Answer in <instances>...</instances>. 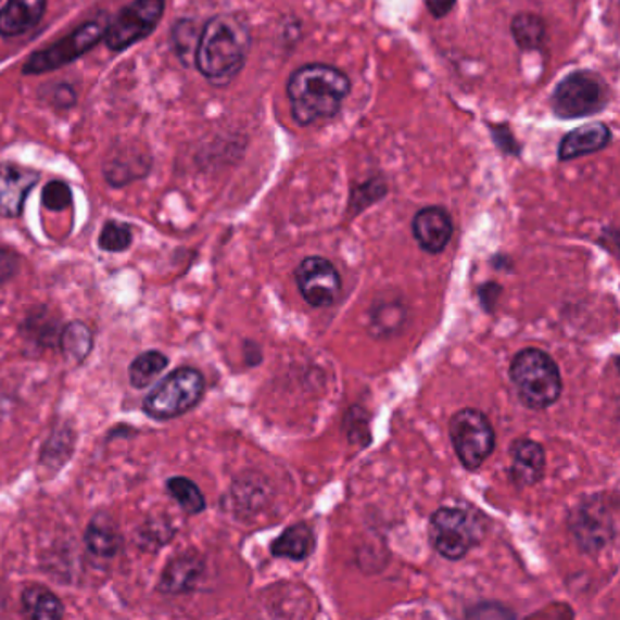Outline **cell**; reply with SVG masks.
<instances>
[{
    "mask_svg": "<svg viewBox=\"0 0 620 620\" xmlns=\"http://www.w3.org/2000/svg\"><path fill=\"white\" fill-rule=\"evenodd\" d=\"M501 293H503V288H501L497 282H486V284H482L481 290H479V296H481L482 306H484L486 312H493V309H495V304H497Z\"/></svg>",
    "mask_w": 620,
    "mask_h": 620,
    "instance_id": "d6a6232c",
    "label": "cell"
},
{
    "mask_svg": "<svg viewBox=\"0 0 620 620\" xmlns=\"http://www.w3.org/2000/svg\"><path fill=\"white\" fill-rule=\"evenodd\" d=\"M453 450L466 470L476 471L495 450V431L486 415L464 408L450 420Z\"/></svg>",
    "mask_w": 620,
    "mask_h": 620,
    "instance_id": "ba28073f",
    "label": "cell"
},
{
    "mask_svg": "<svg viewBox=\"0 0 620 620\" xmlns=\"http://www.w3.org/2000/svg\"><path fill=\"white\" fill-rule=\"evenodd\" d=\"M484 535L486 520L468 508H439L428 524L431 548L447 560L464 559Z\"/></svg>",
    "mask_w": 620,
    "mask_h": 620,
    "instance_id": "277c9868",
    "label": "cell"
},
{
    "mask_svg": "<svg viewBox=\"0 0 620 620\" xmlns=\"http://www.w3.org/2000/svg\"><path fill=\"white\" fill-rule=\"evenodd\" d=\"M206 390V382L201 371L195 368L175 369L174 374L164 377L150 395L144 398L142 409L151 419L169 420L188 414L201 403Z\"/></svg>",
    "mask_w": 620,
    "mask_h": 620,
    "instance_id": "5b68a950",
    "label": "cell"
},
{
    "mask_svg": "<svg viewBox=\"0 0 620 620\" xmlns=\"http://www.w3.org/2000/svg\"><path fill=\"white\" fill-rule=\"evenodd\" d=\"M295 282L304 301L314 307H330L342 293L341 275L325 257H307L295 269Z\"/></svg>",
    "mask_w": 620,
    "mask_h": 620,
    "instance_id": "8fae6325",
    "label": "cell"
},
{
    "mask_svg": "<svg viewBox=\"0 0 620 620\" xmlns=\"http://www.w3.org/2000/svg\"><path fill=\"white\" fill-rule=\"evenodd\" d=\"M252 34L246 21L217 15L202 28L195 50V66L212 85L228 86L246 64Z\"/></svg>",
    "mask_w": 620,
    "mask_h": 620,
    "instance_id": "7a4b0ae2",
    "label": "cell"
},
{
    "mask_svg": "<svg viewBox=\"0 0 620 620\" xmlns=\"http://www.w3.org/2000/svg\"><path fill=\"white\" fill-rule=\"evenodd\" d=\"M490 128H492L495 144H497L504 153L519 155V144H517V140H515L514 135H511V131H509L506 124H501V126H490Z\"/></svg>",
    "mask_w": 620,
    "mask_h": 620,
    "instance_id": "4dcf8cb0",
    "label": "cell"
},
{
    "mask_svg": "<svg viewBox=\"0 0 620 620\" xmlns=\"http://www.w3.org/2000/svg\"><path fill=\"white\" fill-rule=\"evenodd\" d=\"M169 495L179 503L180 508L185 509L188 515H199L206 509V498L202 495L201 490L195 482L186 479V477H174L169 479Z\"/></svg>",
    "mask_w": 620,
    "mask_h": 620,
    "instance_id": "d4e9b609",
    "label": "cell"
},
{
    "mask_svg": "<svg viewBox=\"0 0 620 620\" xmlns=\"http://www.w3.org/2000/svg\"><path fill=\"white\" fill-rule=\"evenodd\" d=\"M168 357L161 352H145L129 364V384L137 390L148 385L168 368Z\"/></svg>",
    "mask_w": 620,
    "mask_h": 620,
    "instance_id": "cb8c5ba5",
    "label": "cell"
},
{
    "mask_svg": "<svg viewBox=\"0 0 620 620\" xmlns=\"http://www.w3.org/2000/svg\"><path fill=\"white\" fill-rule=\"evenodd\" d=\"M45 12L46 0H8L0 10V35L12 39L28 34L42 21Z\"/></svg>",
    "mask_w": 620,
    "mask_h": 620,
    "instance_id": "2e32d148",
    "label": "cell"
},
{
    "mask_svg": "<svg viewBox=\"0 0 620 620\" xmlns=\"http://www.w3.org/2000/svg\"><path fill=\"white\" fill-rule=\"evenodd\" d=\"M425 2L428 12L431 13V17L435 18L446 17L447 13L452 12L455 4H457V0H425Z\"/></svg>",
    "mask_w": 620,
    "mask_h": 620,
    "instance_id": "e575fe53",
    "label": "cell"
},
{
    "mask_svg": "<svg viewBox=\"0 0 620 620\" xmlns=\"http://www.w3.org/2000/svg\"><path fill=\"white\" fill-rule=\"evenodd\" d=\"M415 241L426 253L444 252L453 237L452 215L441 206L422 207L412 223Z\"/></svg>",
    "mask_w": 620,
    "mask_h": 620,
    "instance_id": "7c38bea8",
    "label": "cell"
},
{
    "mask_svg": "<svg viewBox=\"0 0 620 620\" xmlns=\"http://www.w3.org/2000/svg\"><path fill=\"white\" fill-rule=\"evenodd\" d=\"M107 24H110V18H107L106 13H99L97 17L83 24L50 48L35 51L34 55L29 56L28 62L24 64V75L55 72L59 67L77 61L79 56L86 55L88 51L93 50L104 39Z\"/></svg>",
    "mask_w": 620,
    "mask_h": 620,
    "instance_id": "52a82bcc",
    "label": "cell"
},
{
    "mask_svg": "<svg viewBox=\"0 0 620 620\" xmlns=\"http://www.w3.org/2000/svg\"><path fill=\"white\" fill-rule=\"evenodd\" d=\"M166 0H134L107 24L104 42L112 51H124L137 45L157 28Z\"/></svg>",
    "mask_w": 620,
    "mask_h": 620,
    "instance_id": "30bf717a",
    "label": "cell"
},
{
    "mask_svg": "<svg viewBox=\"0 0 620 620\" xmlns=\"http://www.w3.org/2000/svg\"><path fill=\"white\" fill-rule=\"evenodd\" d=\"M39 182V174L15 164H0V215L17 218L23 215L29 191Z\"/></svg>",
    "mask_w": 620,
    "mask_h": 620,
    "instance_id": "4fadbf2b",
    "label": "cell"
},
{
    "mask_svg": "<svg viewBox=\"0 0 620 620\" xmlns=\"http://www.w3.org/2000/svg\"><path fill=\"white\" fill-rule=\"evenodd\" d=\"M611 142V129L604 123L584 124L581 128L571 129L560 140L557 159L560 163H568L573 159L584 157L590 153L604 150Z\"/></svg>",
    "mask_w": 620,
    "mask_h": 620,
    "instance_id": "9a60e30c",
    "label": "cell"
},
{
    "mask_svg": "<svg viewBox=\"0 0 620 620\" xmlns=\"http://www.w3.org/2000/svg\"><path fill=\"white\" fill-rule=\"evenodd\" d=\"M511 481L519 490L535 486L544 479L546 453L539 442L519 439L511 446Z\"/></svg>",
    "mask_w": 620,
    "mask_h": 620,
    "instance_id": "5bb4252c",
    "label": "cell"
},
{
    "mask_svg": "<svg viewBox=\"0 0 620 620\" xmlns=\"http://www.w3.org/2000/svg\"><path fill=\"white\" fill-rule=\"evenodd\" d=\"M342 428H344L347 439H350V442H353V444H358V446L364 447L368 446L369 441H371V433H369V415L366 414L363 408L350 409Z\"/></svg>",
    "mask_w": 620,
    "mask_h": 620,
    "instance_id": "83f0119b",
    "label": "cell"
},
{
    "mask_svg": "<svg viewBox=\"0 0 620 620\" xmlns=\"http://www.w3.org/2000/svg\"><path fill=\"white\" fill-rule=\"evenodd\" d=\"M59 344L67 358L83 363L93 350V333L85 322H69L61 331Z\"/></svg>",
    "mask_w": 620,
    "mask_h": 620,
    "instance_id": "603a6c76",
    "label": "cell"
},
{
    "mask_svg": "<svg viewBox=\"0 0 620 620\" xmlns=\"http://www.w3.org/2000/svg\"><path fill=\"white\" fill-rule=\"evenodd\" d=\"M86 548L101 559H112L123 548V536L107 515H96L85 535Z\"/></svg>",
    "mask_w": 620,
    "mask_h": 620,
    "instance_id": "e0dca14e",
    "label": "cell"
},
{
    "mask_svg": "<svg viewBox=\"0 0 620 620\" xmlns=\"http://www.w3.org/2000/svg\"><path fill=\"white\" fill-rule=\"evenodd\" d=\"M131 241H134V233L128 224L110 220L104 224L101 236H99V248L110 253L126 252L131 246Z\"/></svg>",
    "mask_w": 620,
    "mask_h": 620,
    "instance_id": "484cf974",
    "label": "cell"
},
{
    "mask_svg": "<svg viewBox=\"0 0 620 620\" xmlns=\"http://www.w3.org/2000/svg\"><path fill=\"white\" fill-rule=\"evenodd\" d=\"M352 91L346 73L330 64H306L291 73L286 93L290 99L291 117L299 126L333 118Z\"/></svg>",
    "mask_w": 620,
    "mask_h": 620,
    "instance_id": "6da1fadb",
    "label": "cell"
},
{
    "mask_svg": "<svg viewBox=\"0 0 620 620\" xmlns=\"http://www.w3.org/2000/svg\"><path fill=\"white\" fill-rule=\"evenodd\" d=\"M608 85L597 73L573 72L560 80L552 96V110L562 121L592 117L608 106Z\"/></svg>",
    "mask_w": 620,
    "mask_h": 620,
    "instance_id": "8992f818",
    "label": "cell"
},
{
    "mask_svg": "<svg viewBox=\"0 0 620 620\" xmlns=\"http://www.w3.org/2000/svg\"><path fill=\"white\" fill-rule=\"evenodd\" d=\"M384 195V182H380V180H369V182L360 186V188L353 193L352 206L357 207L358 212H360L364 207H368L371 202H377Z\"/></svg>",
    "mask_w": 620,
    "mask_h": 620,
    "instance_id": "f546056e",
    "label": "cell"
},
{
    "mask_svg": "<svg viewBox=\"0 0 620 620\" xmlns=\"http://www.w3.org/2000/svg\"><path fill=\"white\" fill-rule=\"evenodd\" d=\"M18 269V258L15 253L10 250L0 248V284H4L8 280L13 279Z\"/></svg>",
    "mask_w": 620,
    "mask_h": 620,
    "instance_id": "1f68e13d",
    "label": "cell"
},
{
    "mask_svg": "<svg viewBox=\"0 0 620 620\" xmlns=\"http://www.w3.org/2000/svg\"><path fill=\"white\" fill-rule=\"evenodd\" d=\"M195 23L193 21H180L174 28V46L177 55L182 59L185 64H190V59H195L197 45H199Z\"/></svg>",
    "mask_w": 620,
    "mask_h": 620,
    "instance_id": "4316f807",
    "label": "cell"
},
{
    "mask_svg": "<svg viewBox=\"0 0 620 620\" xmlns=\"http://www.w3.org/2000/svg\"><path fill=\"white\" fill-rule=\"evenodd\" d=\"M24 613L31 619L56 620L64 617V606L55 593L42 586H29L23 592Z\"/></svg>",
    "mask_w": 620,
    "mask_h": 620,
    "instance_id": "44dd1931",
    "label": "cell"
},
{
    "mask_svg": "<svg viewBox=\"0 0 620 620\" xmlns=\"http://www.w3.org/2000/svg\"><path fill=\"white\" fill-rule=\"evenodd\" d=\"M509 377L520 401L530 409H548L562 395L559 366L539 347L517 353L509 366Z\"/></svg>",
    "mask_w": 620,
    "mask_h": 620,
    "instance_id": "3957f363",
    "label": "cell"
},
{
    "mask_svg": "<svg viewBox=\"0 0 620 620\" xmlns=\"http://www.w3.org/2000/svg\"><path fill=\"white\" fill-rule=\"evenodd\" d=\"M202 570H204V566H202L201 560L197 559L195 555L177 557L163 571L159 590L163 593L191 592L197 581L201 579Z\"/></svg>",
    "mask_w": 620,
    "mask_h": 620,
    "instance_id": "d6986e66",
    "label": "cell"
},
{
    "mask_svg": "<svg viewBox=\"0 0 620 620\" xmlns=\"http://www.w3.org/2000/svg\"><path fill=\"white\" fill-rule=\"evenodd\" d=\"M570 530L577 544L586 554H597L613 541L617 533L613 506L604 493L577 504L570 515Z\"/></svg>",
    "mask_w": 620,
    "mask_h": 620,
    "instance_id": "9c48e42d",
    "label": "cell"
},
{
    "mask_svg": "<svg viewBox=\"0 0 620 620\" xmlns=\"http://www.w3.org/2000/svg\"><path fill=\"white\" fill-rule=\"evenodd\" d=\"M51 101H53L55 106L72 107L75 101H77V96H75L72 86L61 85L56 86L55 90H53Z\"/></svg>",
    "mask_w": 620,
    "mask_h": 620,
    "instance_id": "836d02e7",
    "label": "cell"
},
{
    "mask_svg": "<svg viewBox=\"0 0 620 620\" xmlns=\"http://www.w3.org/2000/svg\"><path fill=\"white\" fill-rule=\"evenodd\" d=\"M269 549H271V555L279 559L296 560V562L306 560L309 555L314 554V530L304 522L290 526L275 539Z\"/></svg>",
    "mask_w": 620,
    "mask_h": 620,
    "instance_id": "ac0fdd59",
    "label": "cell"
},
{
    "mask_svg": "<svg viewBox=\"0 0 620 620\" xmlns=\"http://www.w3.org/2000/svg\"><path fill=\"white\" fill-rule=\"evenodd\" d=\"M150 157H145L144 153L117 151L115 157L104 163V177L113 188H121L131 180L142 179L150 172Z\"/></svg>",
    "mask_w": 620,
    "mask_h": 620,
    "instance_id": "ffe728a7",
    "label": "cell"
},
{
    "mask_svg": "<svg viewBox=\"0 0 620 620\" xmlns=\"http://www.w3.org/2000/svg\"><path fill=\"white\" fill-rule=\"evenodd\" d=\"M511 35L520 50H541L546 42V23L533 13H519L511 21Z\"/></svg>",
    "mask_w": 620,
    "mask_h": 620,
    "instance_id": "7402d4cb",
    "label": "cell"
},
{
    "mask_svg": "<svg viewBox=\"0 0 620 620\" xmlns=\"http://www.w3.org/2000/svg\"><path fill=\"white\" fill-rule=\"evenodd\" d=\"M72 188L66 182L51 180L50 185H46L45 191H42V206L46 210L62 212V210L72 206Z\"/></svg>",
    "mask_w": 620,
    "mask_h": 620,
    "instance_id": "f1b7e54d",
    "label": "cell"
}]
</instances>
